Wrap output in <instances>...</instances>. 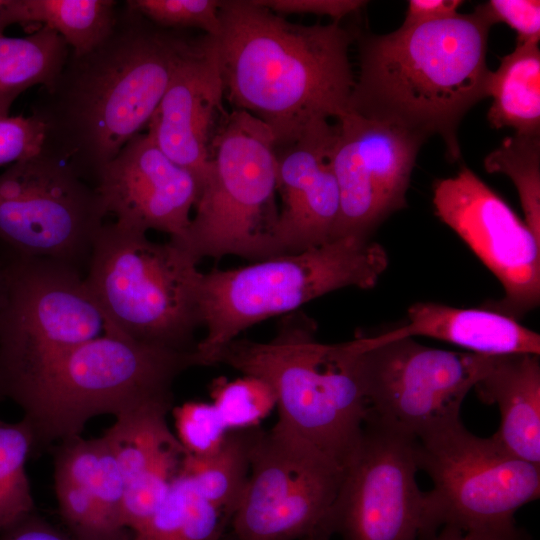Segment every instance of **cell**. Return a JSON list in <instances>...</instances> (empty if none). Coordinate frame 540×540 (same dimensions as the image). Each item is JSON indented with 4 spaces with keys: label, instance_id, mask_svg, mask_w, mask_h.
<instances>
[{
    "label": "cell",
    "instance_id": "cell-1",
    "mask_svg": "<svg viewBox=\"0 0 540 540\" xmlns=\"http://www.w3.org/2000/svg\"><path fill=\"white\" fill-rule=\"evenodd\" d=\"M198 38L159 27L125 3L117 7L108 36L82 55L70 51L34 99L31 115L45 132L41 150L94 187L108 163L147 128Z\"/></svg>",
    "mask_w": 540,
    "mask_h": 540
},
{
    "label": "cell",
    "instance_id": "cell-2",
    "mask_svg": "<svg viewBox=\"0 0 540 540\" xmlns=\"http://www.w3.org/2000/svg\"><path fill=\"white\" fill-rule=\"evenodd\" d=\"M356 36L339 22L296 24L256 0H222L210 37L224 98L263 122L279 148L348 112Z\"/></svg>",
    "mask_w": 540,
    "mask_h": 540
},
{
    "label": "cell",
    "instance_id": "cell-3",
    "mask_svg": "<svg viewBox=\"0 0 540 540\" xmlns=\"http://www.w3.org/2000/svg\"><path fill=\"white\" fill-rule=\"evenodd\" d=\"M491 27L475 8L388 34L357 35L360 70L348 111L426 140L437 135L447 158L459 160V125L487 97Z\"/></svg>",
    "mask_w": 540,
    "mask_h": 540
},
{
    "label": "cell",
    "instance_id": "cell-4",
    "mask_svg": "<svg viewBox=\"0 0 540 540\" xmlns=\"http://www.w3.org/2000/svg\"><path fill=\"white\" fill-rule=\"evenodd\" d=\"M194 366V351H175L105 332L43 360L7 384L1 397L21 408L36 455L81 436L87 422L97 416L116 418L144 408L171 411L175 380Z\"/></svg>",
    "mask_w": 540,
    "mask_h": 540
},
{
    "label": "cell",
    "instance_id": "cell-5",
    "mask_svg": "<svg viewBox=\"0 0 540 540\" xmlns=\"http://www.w3.org/2000/svg\"><path fill=\"white\" fill-rule=\"evenodd\" d=\"M302 313L283 318L267 342L234 339L213 365L266 382L276 398L277 425L306 440L343 469L369 413L350 342L325 344Z\"/></svg>",
    "mask_w": 540,
    "mask_h": 540
},
{
    "label": "cell",
    "instance_id": "cell-6",
    "mask_svg": "<svg viewBox=\"0 0 540 540\" xmlns=\"http://www.w3.org/2000/svg\"><path fill=\"white\" fill-rule=\"evenodd\" d=\"M387 266L382 245L350 236L248 266L203 273L199 311L207 333L194 351L197 366H212L224 346L260 321L341 288H373Z\"/></svg>",
    "mask_w": 540,
    "mask_h": 540
},
{
    "label": "cell",
    "instance_id": "cell-7",
    "mask_svg": "<svg viewBox=\"0 0 540 540\" xmlns=\"http://www.w3.org/2000/svg\"><path fill=\"white\" fill-rule=\"evenodd\" d=\"M197 264L174 242H153L115 221L96 234L84 277L106 332L192 352L201 325Z\"/></svg>",
    "mask_w": 540,
    "mask_h": 540
},
{
    "label": "cell",
    "instance_id": "cell-8",
    "mask_svg": "<svg viewBox=\"0 0 540 540\" xmlns=\"http://www.w3.org/2000/svg\"><path fill=\"white\" fill-rule=\"evenodd\" d=\"M209 170L185 235L171 240L196 262L236 255L275 257L277 154L270 129L251 114L225 112L210 144Z\"/></svg>",
    "mask_w": 540,
    "mask_h": 540
},
{
    "label": "cell",
    "instance_id": "cell-9",
    "mask_svg": "<svg viewBox=\"0 0 540 540\" xmlns=\"http://www.w3.org/2000/svg\"><path fill=\"white\" fill-rule=\"evenodd\" d=\"M419 470L433 487L424 492L419 536L444 526L509 530L516 511L539 498L540 465L507 452L492 436L478 437L458 422L416 442Z\"/></svg>",
    "mask_w": 540,
    "mask_h": 540
},
{
    "label": "cell",
    "instance_id": "cell-10",
    "mask_svg": "<svg viewBox=\"0 0 540 540\" xmlns=\"http://www.w3.org/2000/svg\"><path fill=\"white\" fill-rule=\"evenodd\" d=\"M369 415L420 440L460 422L461 405L495 356L425 346L411 337L350 341Z\"/></svg>",
    "mask_w": 540,
    "mask_h": 540
},
{
    "label": "cell",
    "instance_id": "cell-11",
    "mask_svg": "<svg viewBox=\"0 0 540 540\" xmlns=\"http://www.w3.org/2000/svg\"><path fill=\"white\" fill-rule=\"evenodd\" d=\"M343 472L322 451L279 425L261 429L229 534L234 540H328Z\"/></svg>",
    "mask_w": 540,
    "mask_h": 540
},
{
    "label": "cell",
    "instance_id": "cell-12",
    "mask_svg": "<svg viewBox=\"0 0 540 540\" xmlns=\"http://www.w3.org/2000/svg\"><path fill=\"white\" fill-rule=\"evenodd\" d=\"M0 315L2 389L48 357L106 332L81 271L65 262L7 252Z\"/></svg>",
    "mask_w": 540,
    "mask_h": 540
},
{
    "label": "cell",
    "instance_id": "cell-13",
    "mask_svg": "<svg viewBox=\"0 0 540 540\" xmlns=\"http://www.w3.org/2000/svg\"><path fill=\"white\" fill-rule=\"evenodd\" d=\"M106 216L94 187L42 150L0 174V247L11 254L87 269Z\"/></svg>",
    "mask_w": 540,
    "mask_h": 540
},
{
    "label": "cell",
    "instance_id": "cell-14",
    "mask_svg": "<svg viewBox=\"0 0 540 540\" xmlns=\"http://www.w3.org/2000/svg\"><path fill=\"white\" fill-rule=\"evenodd\" d=\"M416 442L368 414L332 507V535L416 540L424 501L416 480Z\"/></svg>",
    "mask_w": 540,
    "mask_h": 540
},
{
    "label": "cell",
    "instance_id": "cell-15",
    "mask_svg": "<svg viewBox=\"0 0 540 540\" xmlns=\"http://www.w3.org/2000/svg\"><path fill=\"white\" fill-rule=\"evenodd\" d=\"M436 216L497 277L504 296L482 308L516 321L540 303V240L514 210L472 170L433 185Z\"/></svg>",
    "mask_w": 540,
    "mask_h": 540
},
{
    "label": "cell",
    "instance_id": "cell-16",
    "mask_svg": "<svg viewBox=\"0 0 540 540\" xmlns=\"http://www.w3.org/2000/svg\"><path fill=\"white\" fill-rule=\"evenodd\" d=\"M425 141L392 123L349 111L335 120L330 161L340 209L333 240L370 238L386 218L407 206L412 171Z\"/></svg>",
    "mask_w": 540,
    "mask_h": 540
},
{
    "label": "cell",
    "instance_id": "cell-17",
    "mask_svg": "<svg viewBox=\"0 0 540 540\" xmlns=\"http://www.w3.org/2000/svg\"><path fill=\"white\" fill-rule=\"evenodd\" d=\"M94 189L117 223L144 233L161 231L171 240L185 235L200 194L195 175L163 153L147 132L120 150Z\"/></svg>",
    "mask_w": 540,
    "mask_h": 540
},
{
    "label": "cell",
    "instance_id": "cell-18",
    "mask_svg": "<svg viewBox=\"0 0 540 540\" xmlns=\"http://www.w3.org/2000/svg\"><path fill=\"white\" fill-rule=\"evenodd\" d=\"M334 123L322 121L296 141L276 148V192L281 207L273 229L275 256L303 252L333 240L340 209L330 161Z\"/></svg>",
    "mask_w": 540,
    "mask_h": 540
},
{
    "label": "cell",
    "instance_id": "cell-19",
    "mask_svg": "<svg viewBox=\"0 0 540 540\" xmlns=\"http://www.w3.org/2000/svg\"><path fill=\"white\" fill-rule=\"evenodd\" d=\"M223 98L213 41L203 34L178 65L147 125L155 144L195 175L200 190L209 170L211 140L226 112Z\"/></svg>",
    "mask_w": 540,
    "mask_h": 540
},
{
    "label": "cell",
    "instance_id": "cell-20",
    "mask_svg": "<svg viewBox=\"0 0 540 540\" xmlns=\"http://www.w3.org/2000/svg\"><path fill=\"white\" fill-rule=\"evenodd\" d=\"M389 340L423 336L483 355L540 354V335L518 321L485 308H456L416 302L403 326L375 335Z\"/></svg>",
    "mask_w": 540,
    "mask_h": 540
},
{
    "label": "cell",
    "instance_id": "cell-21",
    "mask_svg": "<svg viewBox=\"0 0 540 540\" xmlns=\"http://www.w3.org/2000/svg\"><path fill=\"white\" fill-rule=\"evenodd\" d=\"M474 389L480 401L499 408L492 438L515 457L540 465L539 355L495 356Z\"/></svg>",
    "mask_w": 540,
    "mask_h": 540
},
{
    "label": "cell",
    "instance_id": "cell-22",
    "mask_svg": "<svg viewBox=\"0 0 540 540\" xmlns=\"http://www.w3.org/2000/svg\"><path fill=\"white\" fill-rule=\"evenodd\" d=\"M487 97L493 101L487 113L491 127H510L515 134L540 135L539 43H516L515 49L490 71Z\"/></svg>",
    "mask_w": 540,
    "mask_h": 540
},
{
    "label": "cell",
    "instance_id": "cell-23",
    "mask_svg": "<svg viewBox=\"0 0 540 540\" xmlns=\"http://www.w3.org/2000/svg\"><path fill=\"white\" fill-rule=\"evenodd\" d=\"M117 7L113 0H5L0 19L5 29L12 24L52 29L72 54L82 55L111 32Z\"/></svg>",
    "mask_w": 540,
    "mask_h": 540
},
{
    "label": "cell",
    "instance_id": "cell-24",
    "mask_svg": "<svg viewBox=\"0 0 540 540\" xmlns=\"http://www.w3.org/2000/svg\"><path fill=\"white\" fill-rule=\"evenodd\" d=\"M260 428L230 430L219 449L205 458L186 454L180 473L195 491L230 521L245 490Z\"/></svg>",
    "mask_w": 540,
    "mask_h": 540
},
{
    "label": "cell",
    "instance_id": "cell-25",
    "mask_svg": "<svg viewBox=\"0 0 540 540\" xmlns=\"http://www.w3.org/2000/svg\"><path fill=\"white\" fill-rule=\"evenodd\" d=\"M70 51L67 42L47 27L26 37L0 34V119L9 116L13 102L25 90L52 83Z\"/></svg>",
    "mask_w": 540,
    "mask_h": 540
},
{
    "label": "cell",
    "instance_id": "cell-26",
    "mask_svg": "<svg viewBox=\"0 0 540 540\" xmlns=\"http://www.w3.org/2000/svg\"><path fill=\"white\" fill-rule=\"evenodd\" d=\"M53 477L75 483L88 491L119 526L125 479L103 436L85 439L75 436L50 450ZM126 529V528H125Z\"/></svg>",
    "mask_w": 540,
    "mask_h": 540
},
{
    "label": "cell",
    "instance_id": "cell-27",
    "mask_svg": "<svg viewBox=\"0 0 540 540\" xmlns=\"http://www.w3.org/2000/svg\"><path fill=\"white\" fill-rule=\"evenodd\" d=\"M228 527L230 520L179 472L161 506L131 540H222Z\"/></svg>",
    "mask_w": 540,
    "mask_h": 540
},
{
    "label": "cell",
    "instance_id": "cell-28",
    "mask_svg": "<svg viewBox=\"0 0 540 540\" xmlns=\"http://www.w3.org/2000/svg\"><path fill=\"white\" fill-rule=\"evenodd\" d=\"M170 411L144 408L122 414L104 431L103 437L111 448L127 482L137 477L169 448L181 443L167 424Z\"/></svg>",
    "mask_w": 540,
    "mask_h": 540
},
{
    "label": "cell",
    "instance_id": "cell-29",
    "mask_svg": "<svg viewBox=\"0 0 540 540\" xmlns=\"http://www.w3.org/2000/svg\"><path fill=\"white\" fill-rule=\"evenodd\" d=\"M34 455V437L22 418L7 422L0 418V533L36 511L26 464Z\"/></svg>",
    "mask_w": 540,
    "mask_h": 540
},
{
    "label": "cell",
    "instance_id": "cell-30",
    "mask_svg": "<svg viewBox=\"0 0 540 540\" xmlns=\"http://www.w3.org/2000/svg\"><path fill=\"white\" fill-rule=\"evenodd\" d=\"M488 173H502L514 183L525 223L540 240V135L508 136L484 159Z\"/></svg>",
    "mask_w": 540,
    "mask_h": 540
},
{
    "label": "cell",
    "instance_id": "cell-31",
    "mask_svg": "<svg viewBox=\"0 0 540 540\" xmlns=\"http://www.w3.org/2000/svg\"><path fill=\"white\" fill-rule=\"evenodd\" d=\"M186 454L182 445L169 448L152 466L126 483L121 523L131 534L143 527L161 506Z\"/></svg>",
    "mask_w": 540,
    "mask_h": 540
},
{
    "label": "cell",
    "instance_id": "cell-32",
    "mask_svg": "<svg viewBox=\"0 0 540 540\" xmlns=\"http://www.w3.org/2000/svg\"><path fill=\"white\" fill-rule=\"evenodd\" d=\"M212 404L230 430L258 427L276 407V398L263 380L244 375L228 380L215 379L210 387Z\"/></svg>",
    "mask_w": 540,
    "mask_h": 540
},
{
    "label": "cell",
    "instance_id": "cell-33",
    "mask_svg": "<svg viewBox=\"0 0 540 540\" xmlns=\"http://www.w3.org/2000/svg\"><path fill=\"white\" fill-rule=\"evenodd\" d=\"M53 479L59 515L75 540H131V532L112 521L88 491L68 480Z\"/></svg>",
    "mask_w": 540,
    "mask_h": 540
},
{
    "label": "cell",
    "instance_id": "cell-34",
    "mask_svg": "<svg viewBox=\"0 0 540 540\" xmlns=\"http://www.w3.org/2000/svg\"><path fill=\"white\" fill-rule=\"evenodd\" d=\"M153 24L172 30L199 29L215 36L220 29L218 0H128L124 2Z\"/></svg>",
    "mask_w": 540,
    "mask_h": 540
},
{
    "label": "cell",
    "instance_id": "cell-35",
    "mask_svg": "<svg viewBox=\"0 0 540 540\" xmlns=\"http://www.w3.org/2000/svg\"><path fill=\"white\" fill-rule=\"evenodd\" d=\"M171 412L176 437L192 457L205 458L216 452L229 432L212 403L188 401Z\"/></svg>",
    "mask_w": 540,
    "mask_h": 540
},
{
    "label": "cell",
    "instance_id": "cell-36",
    "mask_svg": "<svg viewBox=\"0 0 540 540\" xmlns=\"http://www.w3.org/2000/svg\"><path fill=\"white\" fill-rule=\"evenodd\" d=\"M487 21L505 23L517 33V43L540 39V2L538 0H490L476 7Z\"/></svg>",
    "mask_w": 540,
    "mask_h": 540
},
{
    "label": "cell",
    "instance_id": "cell-37",
    "mask_svg": "<svg viewBox=\"0 0 540 540\" xmlns=\"http://www.w3.org/2000/svg\"><path fill=\"white\" fill-rule=\"evenodd\" d=\"M44 140V127L34 116L1 118L0 165L13 164L39 153Z\"/></svg>",
    "mask_w": 540,
    "mask_h": 540
},
{
    "label": "cell",
    "instance_id": "cell-38",
    "mask_svg": "<svg viewBox=\"0 0 540 540\" xmlns=\"http://www.w3.org/2000/svg\"><path fill=\"white\" fill-rule=\"evenodd\" d=\"M272 12L287 14H314L329 16L334 22L360 10L367 4L362 0H256Z\"/></svg>",
    "mask_w": 540,
    "mask_h": 540
},
{
    "label": "cell",
    "instance_id": "cell-39",
    "mask_svg": "<svg viewBox=\"0 0 540 540\" xmlns=\"http://www.w3.org/2000/svg\"><path fill=\"white\" fill-rule=\"evenodd\" d=\"M0 540H75L34 511L0 533Z\"/></svg>",
    "mask_w": 540,
    "mask_h": 540
},
{
    "label": "cell",
    "instance_id": "cell-40",
    "mask_svg": "<svg viewBox=\"0 0 540 540\" xmlns=\"http://www.w3.org/2000/svg\"><path fill=\"white\" fill-rule=\"evenodd\" d=\"M461 0H410L402 26H414L450 18L458 13Z\"/></svg>",
    "mask_w": 540,
    "mask_h": 540
},
{
    "label": "cell",
    "instance_id": "cell-41",
    "mask_svg": "<svg viewBox=\"0 0 540 540\" xmlns=\"http://www.w3.org/2000/svg\"><path fill=\"white\" fill-rule=\"evenodd\" d=\"M427 540H528L515 527L509 530H462L456 527L444 526L438 535Z\"/></svg>",
    "mask_w": 540,
    "mask_h": 540
},
{
    "label": "cell",
    "instance_id": "cell-42",
    "mask_svg": "<svg viewBox=\"0 0 540 540\" xmlns=\"http://www.w3.org/2000/svg\"><path fill=\"white\" fill-rule=\"evenodd\" d=\"M6 263L7 253L0 247V315L6 298Z\"/></svg>",
    "mask_w": 540,
    "mask_h": 540
},
{
    "label": "cell",
    "instance_id": "cell-43",
    "mask_svg": "<svg viewBox=\"0 0 540 540\" xmlns=\"http://www.w3.org/2000/svg\"><path fill=\"white\" fill-rule=\"evenodd\" d=\"M4 3H5V0H0V14H1V10H2V7H3ZM4 30H5V28L2 25V22H1V19H0V34H4L3 33Z\"/></svg>",
    "mask_w": 540,
    "mask_h": 540
},
{
    "label": "cell",
    "instance_id": "cell-44",
    "mask_svg": "<svg viewBox=\"0 0 540 540\" xmlns=\"http://www.w3.org/2000/svg\"><path fill=\"white\" fill-rule=\"evenodd\" d=\"M222 540H234V538L229 533H226Z\"/></svg>",
    "mask_w": 540,
    "mask_h": 540
},
{
    "label": "cell",
    "instance_id": "cell-45",
    "mask_svg": "<svg viewBox=\"0 0 540 540\" xmlns=\"http://www.w3.org/2000/svg\"><path fill=\"white\" fill-rule=\"evenodd\" d=\"M0 400H1V398H0Z\"/></svg>",
    "mask_w": 540,
    "mask_h": 540
}]
</instances>
